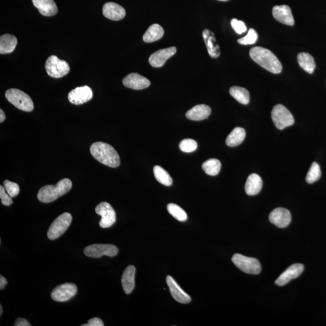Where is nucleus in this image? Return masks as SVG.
<instances>
[{
  "instance_id": "obj_2",
  "label": "nucleus",
  "mask_w": 326,
  "mask_h": 326,
  "mask_svg": "<svg viewBox=\"0 0 326 326\" xmlns=\"http://www.w3.org/2000/svg\"><path fill=\"white\" fill-rule=\"evenodd\" d=\"M90 152L96 160L110 168H117L120 165L119 154L111 145L104 142H96L90 147Z\"/></svg>"
},
{
  "instance_id": "obj_44",
  "label": "nucleus",
  "mask_w": 326,
  "mask_h": 326,
  "mask_svg": "<svg viewBox=\"0 0 326 326\" xmlns=\"http://www.w3.org/2000/svg\"><path fill=\"white\" fill-rule=\"evenodd\" d=\"M219 1H221V2H227L228 0H219Z\"/></svg>"
},
{
  "instance_id": "obj_38",
  "label": "nucleus",
  "mask_w": 326,
  "mask_h": 326,
  "mask_svg": "<svg viewBox=\"0 0 326 326\" xmlns=\"http://www.w3.org/2000/svg\"><path fill=\"white\" fill-rule=\"evenodd\" d=\"M0 198H1L2 203L6 206H9L13 203L11 196L8 194L5 187L2 186H0Z\"/></svg>"
},
{
  "instance_id": "obj_25",
  "label": "nucleus",
  "mask_w": 326,
  "mask_h": 326,
  "mask_svg": "<svg viewBox=\"0 0 326 326\" xmlns=\"http://www.w3.org/2000/svg\"><path fill=\"white\" fill-rule=\"evenodd\" d=\"M17 39L10 34L3 35L0 37V53L7 54L13 52L17 45Z\"/></svg>"
},
{
  "instance_id": "obj_35",
  "label": "nucleus",
  "mask_w": 326,
  "mask_h": 326,
  "mask_svg": "<svg viewBox=\"0 0 326 326\" xmlns=\"http://www.w3.org/2000/svg\"><path fill=\"white\" fill-rule=\"evenodd\" d=\"M197 143L194 140H192V139H184L180 143L181 150L185 153L194 152L197 149Z\"/></svg>"
},
{
  "instance_id": "obj_27",
  "label": "nucleus",
  "mask_w": 326,
  "mask_h": 326,
  "mask_svg": "<svg viewBox=\"0 0 326 326\" xmlns=\"http://www.w3.org/2000/svg\"><path fill=\"white\" fill-rule=\"evenodd\" d=\"M246 132L244 129L240 127H237L232 130V132L226 137L225 143L228 146L235 147L242 143L246 138Z\"/></svg>"
},
{
  "instance_id": "obj_32",
  "label": "nucleus",
  "mask_w": 326,
  "mask_h": 326,
  "mask_svg": "<svg viewBox=\"0 0 326 326\" xmlns=\"http://www.w3.org/2000/svg\"><path fill=\"white\" fill-rule=\"evenodd\" d=\"M168 210L169 213L175 219L180 222H185L187 219V215L186 211L182 208L175 204H169L168 205Z\"/></svg>"
},
{
  "instance_id": "obj_17",
  "label": "nucleus",
  "mask_w": 326,
  "mask_h": 326,
  "mask_svg": "<svg viewBox=\"0 0 326 326\" xmlns=\"http://www.w3.org/2000/svg\"><path fill=\"white\" fill-rule=\"evenodd\" d=\"M166 283L170 290L171 294L175 300L180 303L187 304L191 301V298L186 294L175 280L170 276L166 277Z\"/></svg>"
},
{
  "instance_id": "obj_34",
  "label": "nucleus",
  "mask_w": 326,
  "mask_h": 326,
  "mask_svg": "<svg viewBox=\"0 0 326 326\" xmlns=\"http://www.w3.org/2000/svg\"><path fill=\"white\" fill-rule=\"evenodd\" d=\"M258 39V35L254 29H250L247 35L243 38L238 39L237 42L241 45H252L255 44Z\"/></svg>"
},
{
  "instance_id": "obj_29",
  "label": "nucleus",
  "mask_w": 326,
  "mask_h": 326,
  "mask_svg": "<svg viewBox=\"0 0 326 326\" xmlns=\"http://www.w3.org/2000/svg\"><path fill=\"white\" fill-rule=\"evenodd\" d=\"M229 94L236 101L241 104L247 105L249 104L250 96L249 91L240 87H232L229 89Z\"/></svg>"
},
{
  "instance_id": "obj_41",
  "label": "nucleus",
  "mask_w": 326,
  "mask_h": 326,
  "mask_svg": "<svg viewBox=\"0 0 326 326\" xmlns=\"http://www.w3.org/2000/svg\"><path fill=\"white\" fill-rule=\"evenodd\" d=\"M8 281L6 280V278L3 276H0V289L1 290L5 288V286L7 285Z\"/></svg>"
},
{
  "instance_id": "obj_12",
  "label": "nucleus",
  "mask_w": 326,
  "mask_h": 326,
  "mask_svg": "<svg viewBox=\"0 0 326 326\" xmlns=\"http://www.w3.org/2000/svg\"><path fill=\"white\" fill-rule=\"evenodd\" d=\"M93 94L89 87L83 86L75 88L69 93L68 98L69 102L74 105H82L90 101Z\"/></svg>"
},
{
  "instance_id": "obj_24",
  "label": "nucleus",
  "mask_w": 326,
  "mask_h": 326,
  "mask_svg": "<svg viewBox=\"0 0 326 326\" xmlns=\"http://www.w3.org/2000/svg\"><path fill=\"white\" fill-rule=\"evenodd\" d=\"M263 185L262 180L258 175H250L247 180L244 190L248 195H258L261 192Z\"/></svg>"
},
{
  "instance_id": "obj_37",
  "label": "nucleus",
  "mask_w": 326,
  "mask_h": 326,
  "mask_svg": "<svg viewBox=\"0 0 326 326\" xmlns=\"http://www.w3.org/2000/svg\"><path fill=\"white\" fill-rule=\"evenodd\" d=\"M231 25L232 28L234 30V31L237 34H242V33L247 31V28L246 24L242 21H239L235 18H233L231 21Z\"/></svg>"
},
{
  "instance_id": "obj_30",
  "label": "nucleus",
  "mask_w": 326,
  "mask_h": 326,
  "mask_svg": "<svg viewBox=\"0 0 326 326\" xmlns=\"http://www.w3.org/2000/svg\"><path fill=\"white\" fill-rule=\"evenodd\" d=\"M153 174L156 180L159 183L166 186H171L173 183L172 178L168 172L159 166H155L153 168Z\"/></svg>"
},
{
  "instance_id": "obj_1",
  "label": "nucleus",
  "mask_w": 326,
  "mask_h": 326,
  "mask_svg": "<svg viewBox=\"0 0 326 326\" xmlns=\"http://www.w3.org/2000/svg\"><path fill=\"white\" fill-rule=\"evenodd\" d=\"M250 56L254 61L272 73L279 74L282 71V63L279 59L267 48L253 47L250 51Z\"/></svg>"
},
{
  "instance_id": "obj_9",
  "label": "nucleus",
  "mask_w": 326,
  "mask_h": 326,
  "mask_svg": "<svg viewBox=\"0 0 326 326\" xmlns=\"http://www.w3.org/2000/svg\"><path fill=\"white\" fill-rule=\"evenodd\" d=\"M84 254L93 258H101L103 256H116L119 253L117 247L111 244H94L84 250Z\"/></svg>"
},
{
  "instance_id": "obj_36",
  "label": "nucleus",
  "mask_w": 326,
  "mask_h": 326,
  "mask_svg": "<svg viewBox=\"0 0 326 326\" xmlns=\"http://www.w3.org/2000/svg\"><path fill=\"white\" fill-rule=\"evenodd\" d=\"M6 191L12 198L15 197L20 193V186L18 184L12 182L9 180H5L3 183Z\"/></svg>"
},
{
  "instance_id": "obj_19",
  "label": "nucleus",
  "mask_w": 326,
  "mask_h": 326,
  "mask_svg": "<svg viewBox=\"0 0 326 326\" xmlns=\"http://www.w3.org/2000/svg\"><path fill=\"white\" fill-rule=\"evenodd\" d=\"M103 14L108 19L119 21L125 18L126 11L125 9L117 3L108 2L105 3L103 7Z\"/></svg>"
},
{
  "instance_id": "obj_20",
  "label": "nucleus",
  "mask_w": 326,
  "mask_h": 326,
  "mask_svg": "<svg viewBox=\"0 0 326 326\" xmlns=\"http://www.w3.org/2000/svg\"><path fill=\"white\" fill-rule=\"evenodd\" d=\"M202 36L209 55L213 58H217L220 56V50L214 33L210 30L205 29Z\"/></svg>"
},
{
  "instance_id": "obj_5",
  "label": "nucleus",
  "mask_w": 326,
  "mask_h": 326,
  "mask_svg": "<svg viewBox=\"0 0 326 326\" xmlns=\"http://www.w3.org/2000/svg\"><path fill=\"white\" fill-rule=\"evenodd\" d=\"M271 117L275 126L280 130L292 126L294 123V118L285 106L278 104L274 106L271 112Z\"/></svg>"
},
{
  "instance_id": "obj_7",
  "label": "nucleus",
  "mask_w": 326,
  "mask_h": 326,
  "mask_svg": "<svg viewBox=\"0 0 326 326\" xmlns=\"http://www.w3.org/2000/svg\"><path fill=\"white\" fill-rule=\"evenodd\" d=\"M72 221L70 213H63L59 216L51 223L47 232V236L50 240H53L59 237L66 231Z\"/></svg>"
},
{
  "instance_id": "obj_23",
  "label": "nucleus",
  "mask_w": 326,
  "mask_h": 326,
  "mask_svg": "<svg viewBox=\"0 0 326 326\" xmlns=\"http://www.w3.org/2000/svg\"><path fill=\"white\" fill-rule=\"evenodd\" d=\"M135 268L129 265L126 268L122 275V284L124 291L126 294H131L135 287Z\"/></svg>"
},
{
  "instance_id": "obj_22",
  "label": "nucleus",
  "mask_w": 326,
  "mask_h": 326,
  "mask_svg": "<svg viewBox=\"0 0 326 326\" xmlns=\"http://www.w3.org/2000/svg\"><path fill=\"white\" fill-rule=\"evenodd\" d=\"M211 108L208 105H198L187 111L186 116L189 120L201 121L208 119L211 114Z\"/></svg>"
},
{
  "instance_id": "obj_4",
  "label": "nucleus",
  "mask_w": 326,
  "mask_h": 326,
  "mask_svg": "<svg viewBox=\"0 0 326 326\" xmlns=\"http://www.w3.org/2000/svg\"><path fill=\"white\" fill-rule=\"evenodd\" d=\"M6 98L20 110L30 112L33 110L34 105L31 98L26 93L18 89H9L6 92Z\"/></svg>"
},
{
  "instance_id": "obj_28",
  "label": "nucleus",
  "mask_w": 326,
  "mask_h": 326,
  "mask_svg": "<svg viewBox=\"0 0 326 326\" xmlns=\"http://www.w3.org/2000/svg\"><path fill=\"white\" fill-rule=\"evenodd\" d=\"M297 60L299 65L304 69L305 71L309 74H312L315 68V60L312 56L309 53L301 52L297 56Z\"/></svg>"
},
{
  "instance_id": "obj_6",
  "label": "nucleus",
  "mask_w": 326,
  "mask_h": 326,
  "mask_svg": "<svg viewBox=\"0 0 326 326\" xmlns=\"http://www.w3.org/2000/svg\"><path fill=\"white\" fill-rule=\"evenodd\" d=\"M232 262L244 273L255 275L261 273V265L258 259L235 254L232 256Z\"/></svg>"
},
{
  "instance_id": "obj_31",
  "label": "nucleus",
  "mask_w": 326,
  "mask_h": 326,
  "mask_svg": "<svg viewBox=\"0 0 326 326\" xmlns=\"http://www.w3.org/2000/svg\"><path fill=\"white\" fill-rule=\"evenodd\" d=\"M202 169L208 175L216 176L219 173L221 163L217 159H210L205 161L202 166Z\"/></svg>"
},
{
  "instance_id": "obj_10",
  "label": "nucleus",
  "mask_w": 326,
  "mask_h": 326,
  "mask_svg": "<svg viewBox=\"0 0 326 326\" xmlns=\"http://www.w3.org/2000/svg\"><path fill=\"white\" fill-rule=\"evenodd\" d=\"M96 213L101 216L99 225L101 227L106 228L111 227L116 221V214L113 208L107 202H103L97 205Z\"/></svg>"
},
{
  "instance_id": "obj_11",
  "label": "nucleus",
  "mask_w": 326,
  "mask_h": 326,
  "mask_svg": "<svg viewBox=\"0 0 326 326\" xmlns=\"http://www.w3.org/2000/svg\"><path fill=\"white\" fill-rule=\"evenodd\" d=\"M77 291V286L74 284L64 283L57 286L51 292V297L56 301H66L73 297Z\"/></svg>"
},
{
  "instance_id": "obj_15",
  "label": "nucleus",
  "mask_w": 326,
  "mask_h": 326,
  "mask_svg": "<svg viewBox=\"0 0 326 326\" xmlns=\"http://www.w3.org/2000/svg\"><path fill=\"white\" fill-rule=\"evenodd\" d=\"M304 268L303 264H295L292 265L280 275L275 283L279 286L285 285L291 280L300 276L303 273Z\"/></svg>"
},
{
  "instance_id": "obj_21",
  "label": "nucleus",
  "mask_w": 326,
  "mask_h": 326,
  "mask_svg": "<svg viewBox=\"0 0 326 326\" xmlns=\"http://www.w3.org/2000/svg\"><path fill=\"white\" fill-rule=\"evenodd\" d=\"M35 7L39 13L45 17L54 16L57 14L58 9L54 0H32Z\"/></svg>"
},
{
  "instance_id": "obj_18",
  "label": "nucleus",
  "mask_w": 326,
  "mask_h": 326,
  "mask_svg": "<svg viewBox=\"0 0 326 326\" xmlns=\"http://www.w3.org/2000/svg\"><path fill=\"white\" fill-rule=\"evenodd\" d=\"M273 15L279 22L288 26H293L295 23L291 8L287 5L276 6L273 9Z\"/></svg>"
},
{
  "instance_id": "obj_13",
  "label": "nucleus",
  "mask_w": 326,
  "mask_h": 326,
  "mask_svg": "<svg viewBox=\"0 0 326 326\" xmlns=\"http://www.w3.org/2000/svg\"><path fill=\"white\" fill-rule=\"evenodd\" d=\"M269 220L277 227L286 228L291 222V214L286 208H277L271 211L269 215Z\"/></svg>"
},
{
  "instance_id": "obj_14",
  "label": "nucleus",
  "mask_w": 326,
  "mask_h": 326,
  "mask_svg": "<svg viewBox=\"0 0 326 326\" xmlns=\"http://www.w3.org/2000/svg\"><path fill=\"white\" fill-rule=\"evenodd\" d=\"M176 52L177 48L175 47L156 51L155 53L151 54L149 59V63L153 67H161L165 65L166 60L173 56Z\"/></svg>"
},
{
  "instance_id": "obj_3",
  "label": "nucleus",
  "mask_w": 326,
  "mask_h": 326,
  "mask_svg": "<svg viewBox=\"0 0 326 326\" xmlns=\"http://www.w3.org/2000/svg\"><path fill=\"white\" fill-rule=\"evenodd\" d=\"M71 187V181L68 178H64L59 181L56 185L45 186L39 190L38 200L44 203H50L67 193Z\"/></svg>"
},
{
  "instance_id": "obj_40",
  "label": "nucleus",
  "mask_w": 326,
  "mask_h": 326,
  "mask_svg": "<svg viewBox=\"0 0 326 326\" xmlns=\"http://www.w3.org/2000/svg\"><path fill=\"white\" fill-rule=\"evenodd\" d=\"M15 326H30L31 324L27 321L26 319L23 318H18L15 321Z\"/></svg>"
},
{
  "instance_id": "obj_26",
  "label": "nucleus",
  "mask_w": 326,
  "mask_h": 326,
  "mask_svg": "<svg viewBox=\"0 0 326 326\" xmlns=\"http://www.w3.org/2000/svg\"><path fill=\"white\" fill-rule=\"evenodd\" d=\"M164 29L158 24H154L150 26L145 32L143 39L145 42H153L161 39L164 35Z\"/></svg>"
},
{
  "instance_id": "obj_42",
  "label": "nucleus",
  "mask_w": 326,
  "mask_h": 326,
  "mask_svg": "<svg viewBox=\"0 0 326 326\" xmlns=\"http://www.w3.org/2000/svg\"><path fill=\"white\" fill-rule=\"evenodd\" d=\"M5 119V114L4 113V111H3L1 109V110H0V122L3 123V122H4Z\"/></svg>"
},
{
  "instance_id": "obj_39",
  "label": "nucleus",
  "mask_w": 326,
  "mask_h": 326,
  "mask_svg": "<svg viewBox=\"0 0 326 326\" xmlns=\"http://www.w3.org/2000/svg\"><path fill=\"white\" fill-rule=\"evenodd\" d=\"M88 324L89 326H104V322L102 321L101 319L99 318H93L90 319L89 321H88Z\"/></svg>"
},
{
  "instance_id": "obj_8",
  "label": "nucleus",
  "mask_w": 326,
  "mask_h": 326,
  "mask_svg": "<svg viewBox=\"0 0 326 326\" xmlns=\"http://www.w3.org/2000/svg\"><path fill=\"white\" fill-rule=\"evenodd\" d=\"M45 69L51 77L60 78L67 74L70 70L68 63L56 56H50L45 62Z\"/></svg>"
},
{
  "instance_id": "obj_43",
  "label": "nucleus",
  "mask_w": 326,
  "mask_h": 326,
  "mask_svg": "<svg viewBox=\"0 0 326 326\" xmlns=\"http://www.w3.org/2000/svg\"><path fill=\"white\" fill-rule=\"evenodd\" d=\"M2 313H3V307H2V306L1 305V306H0V315L2 316Z\"/></svg>"
},
{
  "instance_id": "obj_16",
  "label": "nucleus",
  "mask_w": 326,
  "mask_h": 326,
  "mask_svg": "<svg viewBox=\"0 0 326 326\" xmlns=\"http://www.w3.org/2000/svg\"><path fill=\"white\" fill-rule=\"evenodd\" d=\"M123 84L129 89L140 90L149 87L150 82L143 75L138 73H131L123 78Z\"/></svg>"
},
{
  "instance_id": "obj_33",
  "label": "nucleus",
  "mask_w": 326,
  "mask_h": 326,
  "mask_svg": "<svg viewBox=\"0 0 326 326\" xmlns=\"http://www.w3.org/2000/svg\"><path fill=\"white\" fill-rule=\"evenodd\" d=\"M321 176V171L318 163L312 162L309 172L306 175V181L308 184H313L319 180Z\"/></svg>"
}]
</instances>
